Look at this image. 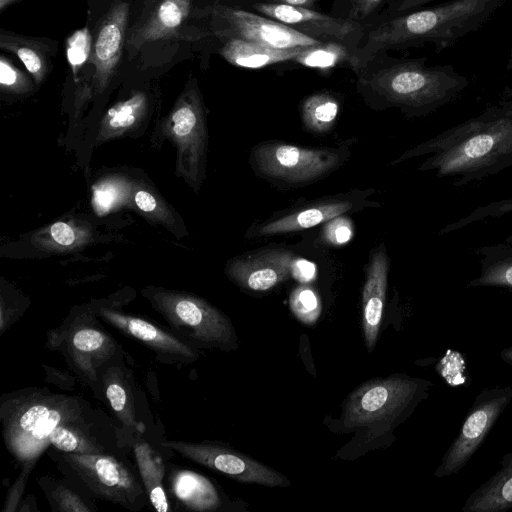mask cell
<instances>
[{
	"instance_id": "obj_1",
	"label": "cell",
	"mask_w": 512,
	"mask_h": 512,
	"mask_svg": "<svg viewBox=\"0 0 512 512\" xmlns=\"http://www.w3.org/2000/svg\"><path fill=\"white\" fill-rule=\"evenodd\" d=\"M7 451L20 466L36 465L49 448L80 454L129 455L131 446L112 416L79 395L27 387L0 398Z\"/></svg>"
},
{
	"instance_id": "obj_2",
	"label": "cell",
	"mask_w": 512,
	"mask_h": 512,
	"mask_svg": "<svg viewBox=\"0 0 512 512\" xmlns=\"http://www.w3.org/2000/svg\"><path fill=\"white\" fill-rule=\"evenodd\" d=\"M418 167L460 187L512 166V98L500 99L481 113L407 150L392 165L420 156Z\"/></svg>"
},
{
	"instance_id": "obj_3",
	"label": "cell",
	"mask_w": 512,
	"mask_h": 512,
	"mask_svg": "<svg viewBox=\"0 0 512 512\" xmlns=\"http://www.w3.org/2000/svg\"><path fill=\"white\" fill-rule=\"evenodd\" d=\"M508 0H450L394 17L369 32L349 59L362 67L383 50L431 44L437 51L483 27Z\"/></svg>"
},
{
	"instance_id": "obj_4",
	"label": "cell",
	"mask_w": 512,
	"mask_h": 512,
	"mask_svg": "<svg viewBox=\"0 0 512 512\" xmlns=\"http://www.w3.org/2000/svg\"><path fill=\"white\" fill-rule=\"evenodd\" d=\"M427 59L402 60L362 79L366 90L407 117H424L457 100L469 85L452 65L428 66Z\"/></svg>"
},
{
	"instance_id": "obj_5",
	"label": "cell",
	"mask_w": 512,
	"mask_h": 512,
	"mask_svg": "<svg viewBox=\"0 0 512 512\" xmlns=\"http://www.w3.org/2000/svg\"><path fill=\"white\" fill-rule=\"evenodd\" d=\"M94 305L74 307L63 322L46 334V346L59 352L69 369L102 402L101 372L123 349L104 328Z\"/></svg>"
},
{
	"instance_id": "obj_6",
	"label": "cell",
	"mask_w": 512,
	"mask_h": 512,
	"mask_svg": "<svg viewBox=\"0 0 512 512\" xmlns=\"http://www.w3.org/2000/svg\"><path fill=\"white\" fill-rule=\"evenodd\" d=\"M63 475L81 484L93 497L136 512L150 504L136 465L129 455L80 454L48 449Z\"/></svg>"
},
{
	"instance_id": "obj_7",
	"label": "cell",
	"mask_w": 512,
	"mask_h": 512,
	"mask_svg": "<svg viewBox=\"0 0 512 512\" xmlns=\"http://www.w3.org/2000/svg\"><path fill=\"white\" fill-rule=\"evenodd\" d=\"M142 293L170 329L195 348L230 350L235 346L230 319L205 299L156 287L146 288Z\"/></svg>"
},
{
	"instance_id": "obj_8",
	"label": "cell",
	"mask_w": 512,
	"mask_h": 512,
	"mask_svg": "<svg viewBox=\"0 0 512 512\" xmlns=\"http://www.w3.org/2000/svg\"><path fill=\"white\" fill-rule=\"evenodd\" d=\"M432 383L407 375L368 381L347 399L344 423L348 427H378L406 415L425 398Z\"/></svg>"
},
{
	"instance_id": "obj_9",
	"label": "cell",
	"mask_w": 512,
	"mask_h": 512,
	"mask_svg": "<svg viewBox=\"0 0 512 512\" xmlns=\"http://www.w3.org/2000/svg\"><path fill=\"white\" fill-rule=\"evenodd\" d=\"M346 157L347 153L338 148L264 142L254 147L251 165L269 180L299 185L325 177L339 168Z\"/></svg>"
},
{
	"instance_id": "obj_10",
	"label": "cell",
	"mask_w": 512,
	"mask_h": 512,
	"mask_svg": "<svg viewBox=\"0 0 512 512\" xmlns=\"http://www.w3.org/2000/svg\"><path fill=\"white\" fill-rule=\"evenodd\" d=\"M512 401V386L486 388L474 399L462 426L447 449L439 467L437 477L458 473L480 448L490 430Z\"/></svg>"
},
{
	"instance_id": "obj_11",
	"label": "cell",
	"mask_w": 512,
	"mask_h": 512,
	"mask_svg": "<svg viewBox=\"0 0 512 512\" xmlns=\"http://www.w3.org/2000/svg\"><path fill=\"white\" fill-rule=\"evenodd\" d=\"M99 318L127 338L138 341L152 352L157 361L170 365H188L200 358L195 348L170 328L146 318L126 313L112 304H93Z\"/></svg>"
},
{
	"instance_id": "obj_12",
	"label": "cell",
	"mask_w": 512,
	"mask_h": 512,
	"mask_svg": "<svg viewBox=\"0 0 512 512\" xmlns=\"http://www.w3.org/2000/svg\"><path fill=\"white\" fill-rule=\"evenodd\" d=\"M160 446L240 482L269 487L289 485L288 480L277 471L229 447L206 441L171 439L161 440Z\"/></svg>"
},
{
	"instance_id": "obj_13",
	"label": "cell",
	"mask_w": 512,
	"mask_h": 512,
	"mask_svg": "<svg viewBox=\"0 0 512 512\" xmlns=\"http://www.w3.org/2000/svg\"><path fill=\"white\" fill-rule=\"evenodd\" d=\"M124 350L119 351L101 372L102 402L109 408L130 446L135 436L146 435L144 403L132 370L126 365Z\"/></svg>"
},
{
	"instance_id": "obj_14",
	"label": "cell",
	"mask_w": 512,
	"mask_h": 512,
	"mask_svg": "<svg viewBox=\"0 0 512 512\" xmlns=\"http://www.w3.org/2000/svg\"><path fill=\"white\" fill-rule=\"evenodd\" d=\"M373 206H379V203L367 200L364 191L353 190L349 193L310 201L283 214L275 215L255 227L252 235L263 237L296 232L326 223L348 212Z\"/></svg>"
},
{
	"instance_id": "obj_15",
	"label": "cell",
	"mask_w": 512,
	"mask_h": 512,
	"mask_svg": "<svg viewBox=\"0 0 512 512\" xmlns=\"http://www.w3.org/2000/svg\"><path fill=\"white\" fill-rule=\"evenodd\" d=\"M169 136L174 140L180 165L189 179L196 181L201 173L206 150V126L198 93L188 90L175 104L166 122Z\"/></svg>"
},
{
	"instance_id": "obj_16",
	"label": "cell",
	"mask_w": 512,
	"mask_h": 512,
	"mask_svg": "<svg viewBox=\"0 0 512 512\" xmlns=\"http://www.w3.org/2000/svg\"><path fill=\"white\" fill-rule=\"evenodd\" d=\"M214 13L224 23L222 34L228 39L236 38L278 49L324 44L279 21L242 9L217 6Z\"/></svg>"
},
{
	"instance_id": "obj_17",
	"label": "cell",
	"mask_w": 512,
	"mask_h": 512,
	"mask_svg": "<svg viewBox=\"0 0 512 512\" xmlns=\"http://www.w3.org/2000/svg\"><path fill=\"white\" fill-rule=\"evenodd\" d=\"M296 256L283 248H263L231 260L228 276L240 287L263 292L293 276Z\"/></svg>"
},
{
	"instance_id": "obj_18",
	"label": "cell",
	"mask_w": 512,
	"mask_h": 512,
	"mask_svg": "<svg viewBox=\"0 0 512 512\" xmlns=\"http://www.w3.org/2000/svg\"><path fill=\"white\" fill-rule=\"evenodd\" d=\"M255 9L322 43L346 44L360 33L357 21L323 14L309 8L259 3Z\"/></svg>"
},
{
	"instance_id": "obj_19",
	"label": "cell",
	"mask_w": 512,
	"mask_h": 512,
	"mask_svg": "<svg viewBox=\"0 0 512 512\" xmlns=\"http://www.w3.org/2000/svg\"><path fill=\"white\" fill-rule=\"evenodd\" d=\"M128 19L129 4L122 1L108 11L98 29L90 61L99 92L106 89L121 58Z\"/></svg>"
},
{
	"instance_id": "obj_20",
	"label": "cell",
	"mask_w": 512,
	"mask_h": 512,
	"mask_svg": "<svg viewBox=\"0 0 512 512\" xmlns=\"http://www.w3.org/2000/svg\"><path fill=\"white\" fill-rule=\"evenodd\" d=\"M390 259L383 244L370 253L362 291L363 333L369 351L374 349L379 333L388 285Z\"/></svg>"
},
{
	"instance_id": "obj_21",
	"label": "cell",
	"mask_w": 512,
	"mask_h": 512,
	"mask_svg": "<svg viewBox=\"0 0 512 512\" xmlns=\"http://www.w3.org/2000/svg\"><path fill=\"white\" fill-rule=\"evenodd\" d=\"M166 491L181 508L189 511H214L221 500L213 483L194 471L166 464Z\"/></svg>"
},
{
	"instance_id": "obj_22",
	"label": "cell",
	"mask_w": 512,
	"mask_h": 512,
	"mask_svg": "<svg viewBox=\"0 0 512 512\" xmlns=\"http://www.w3.org/2000/svg\"><path fill=\"white\" fill-rule=\"evenodd\" d=\"M131 449L152 507L158 512L173 511L164 483L166 464L160 452L149 443L145 435L135 436Z\"/></svg>"
},
{
	"instance_id": "obj_23",
	"label": "cell",
	"mask_w": 512,
	"mask_h": 512,
	"mask_svg": "<svg viewBox=\"0 0 512 512\" xmlns=\"http://www.w3.org/2000/svg\"><path fill=\"white\" fill-rule=\"evenodd\" d=\"M191 11L190 0H159L132 33L129 44L135 49L174 33Z\"/></svg>"
},
{
	"instance_id": "obj_24",
	"label": "cell",
	"mask_w": 512,
	"mask_h": 512,
	"mask_svg": "<svg viewBox=\"0 0 512 512\" xmlns=\"http://www.w3.org/2000/svg\"><path fill=\"white\" fill-rule=\"evenodd\" d=\"M499 464L500 468L468 496L462 511L502 512L512 508V451Z\"/></svg>"
},
{
	"instance_id": "obj_25",
	"label": "cell",
	"mask_w": 512,
	"mask_h": 512,
	"mask_svg": "<svg viewBox=\"0 0 512 512\" xmlns=\"http://www.w3.org/2000/svg\"><path fill=\"white\" fill-rule=\"evenodd\" d=\"M310 47L278 49L258 43L230 38L221 49L222 56L232 65L262 68L288 60H296Z\"/></svg>"
},
{
	"instance_id": "obj_26",
	"label": "cell",
	"mask_w": 512,
	"mask_h": 512,
	"mask_svg": "<svg viewBox=\"0 0 512 512\" xmlns=\"http://www.w3.org/2000/svg\"><path fill=\"white\" fill-rule=\"evenodd\" d=\"M63 479L44 475L37 483L48 500L53 512H95V497L81 484L63 475Z\"/></svg>"
},
{
	"instance_id": "obj_27",
	"label": "cell",
	"mask_w": 512,
	"mask_h": 512,
	"mask_svg": "<svg viewBox=\"0 0 512 512\" xmlns=\"http://www.w3.org/2000/svg\"><path fill=\"white\" fill-rule=\"evenodd\" d=\"M479 275L467 287H502L512 289V245L497 243L477 248Z\"/></svg>"
},
{
	"instance_id": "obj_28",
	"label": "cell",
	"mask_w": 512,
	"mask_h": 512,
	"mask_svg": "<svg viewBox=\"0 0 512 512\" xmlns=\"http://www.w3.org/2000/svg\"><path fill=\"white\" fill-rule=\"evenodd\" d=\"M0 47L18 57L37 84L44 80L50 66L49 49L45 43L2 31Z\"/></svg>"
},
{
	"instance_id": "obj_29",
	"label": "cell",
	"mask_w": 512,
	"mask_h": 512,
	"mask_svg": "<svg viewBox=\"0 0 512 512\" xmlns=\"http://www.w3.org/2000/svg\"><path fill=\"white\" fill-rule=\"evenodd\" d=\"M147 110V97L142 92L110 108L105 114L99 132V139H107L127 131L138 122Z\"/></svg>"
},
{
	"instance_id": "obj_30",
	"label": "cell",
	"mask_w": 512,
	"mask_h": 512,
	"mask_svg": "<svg viewBox=\"0 0 512 512\" xmlns=\"http://www.w3.org/2000/svg\"><path fill=\"white\" fill-rule=\"evenodd\" d=\"M339 112L338 100L329 93H315L301 106L304 127L313 133H326L334 126Z\"/></svg>"
},
{
	"instance_id": "obj_31",
	"label": "cell",
	"mask_w": 512,
	"mask_h": 512,
	"mask_svg": "<svg viewBox=\"0 0 512 512\" xmlns=\"http://www.w3.org/2000/svg\"><path fill=\"white\" fill-rule=\"evenodd\" d=\"M90 238L87 229L69 222L58 221L36 237L37 243L46 249L72 250L85 244Z\"/></svg>"
},
{
	"instance_id": "obj_32",
	"label": "cell",
	"mask_w": 512,
	"mask_h": 512,
	"mask_svg": "<svg viewBox=\"0 0 512 512\" xmlns=\"http://www.w3.org/2000/svg\"><path fill=\"white\" fill-rule=\"evenodd\" d=\"M290 308L296 318L307 325L314 324L322 310L318 294L307 285L298 286L292 291Z\"/></svg>"
},
{
	"instance_id": "obj_33",
	"label": "cell",
	"mask_w": 512,
	"mask_h": 512,
	"mask_svg": "<svg viewBox=\"0 0 512 512\" xmlns=\"http://www.w3.org/2000/svg\"><path fill=\"white\" fill-rule=\"evenodd\" d=\"M508 213H512V198L490 202L477 207L465 217L444 226L439 231V235H446L474 222L481 221L486 218L499 217Z\"/></svg>"
},
{
	"instance_id": "obj_34",
	"label": "cell",
	"mask_w": 512,
	"mask_h": 512,
	"mask_svg": "<svg viewBox=\"0 0 512 512\" xmlns=\"http://www.w3.org/2000/svg\"><path fill=\"white\" fill-rule=\"evenodd\" d=\"M92 49V37L88 27L76 30L67 39L66 56L75 77L82 66L91 58Z\"/></svg>"
},
{
	"instance_id": "obj_35",
	"label": "cell",
	"mask_w": 512,
	"mask_h": 512,
	"mask_svg": "<svg viewBox=\"0 0 512 512\" xmlns=\"http://www.w3.org/2000/svg\"><path fill=\"white\" fill-rule=\"evenodd\" d=\"M0 85L2 90L14 93H25L32 89L27 75L3 55L0 58Z\"/></svg>"
},
{
	"instance_id": "obj_36",
	"label": "cell",
	"mask_w": 512,
	"mask_h": 512,
	"mask_svg": "<svg viewBox=\"0 0 512 512\" xmlns=\"http://www.w3.org/2000/svg\"><path fill=\"white\" fill-rule=\"evenodd\" d=\"M354 232L351 219L340 215L326 222L322 230V239L327 244L343 245L352 239Z\"/></svg>"
},
{
	"instance_id": "obj_37",
	"label": "cell",
	"mask_w": 512,
	"mask_h": 512,
	"mask_svg": "<svg viewBox=\"0 0 512 512\" xmlns=\"http://www.w3.org/2000/svg\"><path fill=\"white\" fill-rule=\"evenodd\" d=\"M329 43H324L318 46L310 47L307 51H305L300 57L296 60L300 61L306 65H315V66H327L334 64L338 59H340L342 48L338 46L336 49L327 48Z\"/></svg>"
},
{
	"instance_id": "obj_38",
	"label": "cell",
	"mask_w": 512,
	"mask_h": 512,
	"mask_svg": "<svg viewBox=\"0 0 512 512\" xmlns=\"http://www.w3.org/2000/svg\"><path fill=\"white\" fill-rule=\"evenodd\" d=\"M34 467L35 465L32 464L21 467L16 480L8 489L3 508L1 509L2 512H17L24 496L26 483Z\"/></svg>"
},
{
	"instance_id": "obj_39",
	"label": "cell",
	"mask_w": 512,
	"mask_h": 512,
	"mask_svg": "<svg viewBox=\"0 0 512 512\" xmlns=\"http://www.w3.org/2000/svg\"><path fill=\"white\" fill-rule=\"evenodd\" d=\"M121 194L119 185L113 182L103 183L94 188L93 202L98 212H107Z\"/></svg>"
},
{
	"instance_id": "obj_40",
	"label": "cell",
	"mask_w": 512,
	"mask_h": 512,
	"mask_svg": "<svg viewBox=\"0 0 512 512\" xmlns=\"http://www.w3.org/2000/svg\"><path fill=\"white\" fill-rule=\"evenodd\" d=\"M46 373V381L52 383L64 391L75 389V377L60 369L43 364Z\"/></svg>"
},
{
	"instance_id": "obj_41",
	"label": "cell",
	"mask_w": 512,
	"mask_h": 512,
	"mask_svg": "<svg viewBox=\"0 0 512 512\" xmlns=\"http://www.w3.org/2000/svg\"><path fill=\"white\" fill-rule=\"evenodd\" d=\"M383 0H352L349 19L357 21L370 15Z\"/></svg>"
},
{
	"instance_id": "obj_42",
	"label": "cell",
	"mask_w": 512,
	"mask_h": 512,
	"mask_svg": "<svg viewBox=\"0 0 512 512\" xmlns=\"http://www.w3.org/2000/svg\"><path fill=\"white\" fill-rule=\"evenodd\" d=\"M134 201L137 207L146 213L159 211V204L155 197L146 190H138L134 195Z\"/></svg>"
},
{
	"instance_id": "obj_43",
	"label": "cell",
	"mask_w": 512,
	"mask_h": 512,
	"mask_svg": "<svg viewBox=\"0 0 512 512\" xmlns=\"http://www.w3.org/2000/svg\"><path fill=\"white\" fill-rule=\"evenodd\" d=\"M433 1H435V0H399L398 4L396 6V11L402 12L404 14V13L419 9L422 6H424L430 2H433Z\"/></svg>"
},
{
	"instance_id": "obj_44",
	"label": "cell",
	"mask_w": 512,
	"mask_h": 512,
	"mask_svg": "<svg viewBox=\"0 0 512 512\" xmlns=\"http://www.w3.org/2000/svg\"><path fill=\"white\" fill-rule=\"evenodd\" d=\"M17 512H39L35 497L33 495H27L23 498L18 506Z\"/></svg>"
},
{
	"instance_id": "obj_45",
	"label": "cell",
	"mask_w": 512,
	"mask_h": 512,
	"mask_svg": "<svg viewBox=\"0 0 512 512\" xmlns=\"http://www.w3.org/2000/svg\"><path fill=\"white\" fill-rule=\"evenodd\" d=\"M269 3H276V4H284V5H290V6H296V7H305L309 8L313 6V4L317 0H267Z\"/></svg>"
},
{
	"instance_id": "obj_46",
	"label": "cell",
	"mask_w": 512,
	"mask_h": 512,
	"mask_svg": "<svg viewBox=\"0 0 512 512\" xmlns=\"http://www.w3.org/2000/svg\"><path fill=\"white\" fill-rule=\"evenodd\" d=\"M501 359L512 367V346L503 349L500 352Z\"/></svg>"
},
{
	"instance_id": "obj_47",
	"label": "cell",
	"mask_w": 512,
	"mask_h": 512,
	"mask_svg": "<svg viewBox=\"0 0 512 512\" xmlns=\"http://www.w3.org/2000/svg\"><path fill=\"white\" fill-rule=\"evenodd\" d=\"M510 98H512V86H507L501 92L500 99H510Z\"/></svg>"
},
{
	"instance_id": "obj_48",
	"label": "cell",
	"mask_w": 512,
	"mask_h": 512,
	"mask_svg": "<svg viewBox=\"0 0 512 512\" xmlns=\"http://www.w3.org/2000/svg\"><path fill=\"white\" fill-rule=\"evenodd\" d=\"M18 0H0V9L1 11L4 10L7 6L11 5L12 3L16 2Z\"/></svg>"
},
{
	"instance_id": "obj_49",
	"label": "cell",
	"mask_w": 512,
	"mask_h": 512,
	"mask_svg": "<svg viewBox=\"0 0 512 512\" xmlns=\"http://www.w3.org/2000/svg\"><path fill=\"white\" fill-rule=\"evenodd\" d=\"M506 70L507 71H511L512 70V46H511L509 57H508V61H507V64H506Z\"/></svg>"
}]
</instances>
